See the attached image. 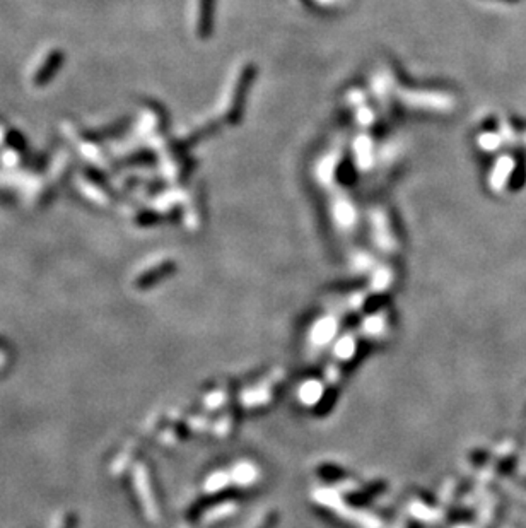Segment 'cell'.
<instances>
[{
    "instance_id": "obj_2",
    "label": "cell",
    "mask_w": 526,
    "mask_h": 528,
    "mask_svg": "<svg viewBox=\"0 0 526 528\" xmlns=\"http://www.w3.org/2000/svg\"><path fill=\"white\" fill-rule=\"evenodd\" d=\"M62 63H63V52L62 50H53V52L48 55V59L41 63V67H39L37 74H34V79H33L34 86L41 88V86L48 84V82L53 79V75L60 70Z\"/></svg>"
},
{
    "instance_id": "obj_3",
    "label": "cell",
    "mask_w": 526,
    "mask_h": 528,
    "mask_svg": "<svg viewBox=\"0 0 526 528\" xmlns=\"http://www.w3.org/2000/svg\"><path fill=\"white\" fill-rule=\"evenodd\" d=\"M199 36L207 39L214 31V10H216V0H200L199 2Z\"/></svg>"
},
{
    "instance_id": "obj_1",
    "label": "cell",
    "mask_w": 526,
    "mask_h": 528,
    "mask_svg": "<svg viewBox=\"0 0 526 528\" xmlns=\"http://www.w3.org/2000/svg\"><path fill=\"white\" fill-rule=\"evenodd\" d=\"M256 77V67L253 63H248L241 72L238 79V84H236L234 89V96H232L231 101V108L227 111V121L229 124L236 125L239 124L243 117V111H245V105H246V98H248V91L250 88L253 86Z\"/></svg>"
}]
</instances>
